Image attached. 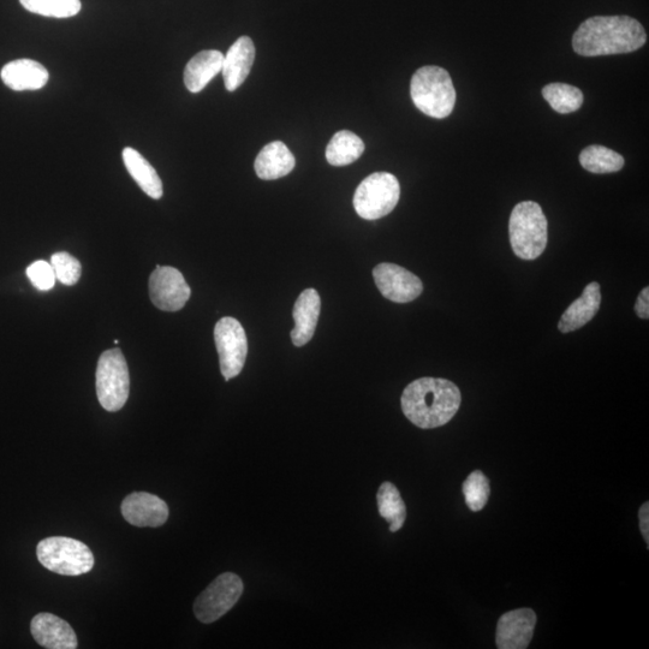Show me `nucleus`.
<instances>
[{
    "label": "nucleus",
    "instance_id": "30",
    "mask_svg": "<svg viewBox=\"0 0 649 649\" xmlns=\"http://www.w3.org/2000/svg\"><path fill=\"white\" fill-rule=\"evenodd\" d=\"M635 312L639 318L647 320L649 318V288L642 289L637 297Z\"/></svg>",
    "mask_w": 649,
    "mask_h": 649
},
{
    "label": "nucleus",
    "instance_id": "28",
    "mask_svg": "<svg viewBox=\"0 0 649 649\" xmlns=\"http://www.w3.org/2000/svg\"><path fill=\"white\" fill-rule=\"evenodd\" d=\"M51 266L55 271L56 278L64 285H75L80 281L82 266L80 261L67 252H59L52 255Z\"/></svg>",
    "mask_w": 649,
    "mask_h": 649
},
{
    "label": "nucleus",
    "instance_id": "23",
    "mask_svg": "<svg viewBox=\"0 0 649 649\" xmlns=\"http://www.w3.org/2000/svg\"><path fill=\"white\" fill-rule=\"evenodd\" d=\"M377 500L379 514L390 523V532L400 531L406 522L407 508L398 488L391 482H384L379 487Z\"/></svg>",
    "mask_w": 649,
    "mask_h": 649
},
{
    "label": "nucleus",
    "instance_id": "16",
    "mask_svg": "<svg viewBox=\"0 0 649 649\" xmlns=\"http://www.w3.org/2000/svg\"><path fill=\"white\" fill-rule=\"evenodd\" d=\"M0 77L5 86L16 92L38 91L49 82V71L33 59H16L2 69Z\"/></svg>",
    "mask_w": 649,
    "mask_h": 649
},
{
    "label": "nucleus",
    "instance_id": "6",
    "mask_svg": "<svg viewBox=\"0 0 649 649\" xmlns=\"http://www.w3.org/2000/svg\"><path fill=\"white\" fill-rule=\"evenodd\" d=\"M401 186L389 172H375L357 187L354 208L362 219L377 220L387 216L400 201Z\"/></svg>",
    "mask_w": 649,
    "mask_h": 649
},
{
    "label": "nucleus",
    "instance_id": "25",
    "mask_svg": "<svg viewBox=\"0 0 649 649\" xmlns=\"http://www.w3.org/2000/svg\"><path fill=\"white\" fill-rule=\"evenodd\" d=\"M543 97L553 110L562 113V115L580 110L583 100H585L581 89L559 82L545 86Z\"/></svg>",
    "mask_w": 649,
    "mask_h": 649
},
{
    "label": "nucleus",
    "instance_id": "26",
    "mask_svg": "<svg viewBox=\"0 0 649 649\" xmlns=\"http://www.w3.org/2000/svg\"><path fill=\"white\" fill-rule=\"evenodd\" d=\"M29 13L55 19H69L80 13L81 0H20Z\"/></svg>",
    "mask_w": 649,
    "mask_h": 649
},
{
    "label": "nucleus",
    "instance_id": "20",
    "mask_svg": "<svg viewBox=\"0 0 649 649\" xmlns=\"http://www.w3.org/2000/svg\"><path fill=\"white\" fill-rule=\"evenodd\" d=\"M600 303L599 283L588 284L579 299L571 303L567 311L564 312L558 324L559 331L569 333L587 325L597 315Z\"/></svg>",
    "mask_w": 649,
    "mask_h": 649
},
{
    "label": "nucleus",
    "instance_id": "14",
    "mask_svg": "<svg viewBox=\"0 0 649 649\" xmlns=\"http://www.w3.org/2000/svg\"><path fill=\"white\" fill-rule=\"evenodd\" d=\"M34 640L47 649H75L77 636L71 625L52 613H39L32 619Z\"/></svg>",
    "mask_w": 649,
    "mask_h": 649
},
{
    "label": "nucleus",
    "instance_id": "21",
    "mask_svg": "<svg viewBox=\"0 0 649 649\" xmlns=\"http://www.w3.org/2000/svg\"><path fill=\"white\" fill-rule=\"evenodd\" d=\"M125 168L138 186L154 200L163 198V182L160 180L156 169L132 147H125L122 153Z\"/></svg>",
    "mask_w": 649,
    "mask_h": 649
},
{
    "label": "nucleus",
    "instance_id": "13",
    "mask_svg": "<svg viewBox=\"0 0 649 649\" xmlns=\"http://www.w3.org/2000/svg\"><path fill=\"white\" fill-rule=\"evenodd\" d=\"M537 625V615L531 609L504 613L497 625L496 642L499 649H525L531 643Z\"/></svg>",
    "mask_w": 649,
    "mask_h": 649
},
{
    "label": "nucleus",
    "instance_id": "2",
    "mask_svg": "<svg viewBox=\"0 0 649 649\" xmlns=\"http://www.w3.org/2000/svg\"><path fill=\"white\" fill-rule=\"evenodd\" d=\"M462 396L457 385L440 378H421L403 391L402 410L422 430L442 427L457 414Z\"/></svg>",
    "mask_w": 649,
    "mask_h": 649
},
{
    "label": "nucleus",
    "instance_id": "9",
    "mask_svg": "<svg viewBox=\"0 0 649 649\" xmlns=\"http://www.w3.org/2000/svg\"><path fill=\"white\" fill-rule=\"evenodd\" d=\"M220 371L226 381L240 375L247 360L248 341L240 321L225 317L214 327Z\"/></svg>",
    "mask_w": 649,
    "mask_h": 649
},
{
    "label": "nucleus",
    "instance_id": "8",
    "mask_svg": "<svg viewBox=\"0 0 649 649\" xmlns=\"http://www.w3.org/2000/svg\"><path fill=\"white\" fill-rule=\"evenodd\" d=\"M242 593L243 582L240 576L232 573L218 576L195 600L196 618L205 624L218 621L237 604Z\"/></svg>",
    "mask_w": 649,
    "mask_h": 649
},
{
    "label": "nucleus",
    "instance_id": "19",
    "mask_svg": "<svg viewBox=\"0 0 649 649\" xmlns=\"http://www.w3.org/2000/svg\"><path fill=\"white\" fill-rule=\"evenodd\" d=\"M224 55L220 51H201L184 69V85L190 93H200L219 73H222Z\"/></svg>",
    "mask_w": 649,
    "mask_h": 649
},
{
    "label": "nucleus",
    "instance_id": "1",
    "mask_svg": "<svg viewBox=\"0 0 649 649\" xmlns=\"http://www.w3.org/2000/svg\"><path fill=\"white\" fill-rule=\"evenodd\" d=\"M646 41L645 28L633 17L594 16L577 29L573 47L577 55L599 57L634 52Z\"/></svg>",
    "mask_w": 649,
    "mask_h": 649
},
{
    "label": "nucleus",
    "instance_id": "18",
    "mask_svg": "<svg viewBox=\"0 0 649 649\" xmlns=\"http://www.w3.org/2000/svg\"><path fill=\"white\" fill-rule=\"evenodd\" d=\"M296 159L282 141H273L265 146L255 159L254 169L261 180H278L294 170Z\"/></svg>",
    "mask_w": 649,
    "mask_h": 649
},
{
    "label": "nucleus",
    "instance_id": "12",
    "mask_svg": "<svg viewBox=\"0 0 649 649\" xmlns=\"http://www.w3.org/2000/svg\"><path fill=\"white\" fill-rule=\"evenodd\" d=\"M121 510L125 521L140 528L163 526L170 515L168 504L147 492L129 494L123 500Z\"/></svg>",
    "mask_w": 649,
    "mask_h": 649
},
{
    "label": "nucleus",
    "instance_id": "15",
    "mask_svg": "<svg viewBox=\"0 0 649 649\" xmlns=\"http://www.w3.org/2000/svg\"><path fill=\"white\" fill-rule=\"evenodd\" d=\"M255 59V46L249 37H241L235 41L224 56L222 74L225 88L235 92L246 81L252 70Z\"/></svg>",
    "mask_w": 649,
    "mask_h": 649
},
{
    "label": "nucleus",
    "instance_id": "7",
    "mask_svg": "<svg viewBox=\"0 0 649 649\" xmlns=\"http://www.w3.org/2000/svg\"><path fill=\"white\" fill-rule=\"evenodd\" d=\"M129 391V368L122 351H105L97 367V395L101 407L107 412H118L127 403Z\"/></svg>",
    "mask_w": 649,
    "mask_h": 649
},
{
    "label": "nucleus",
    "instance_id": "22",
    "mask_svg": "<svg viewBox=\"0 0 649 649\" xmlns=\"http://www.w3.org/2000/svg\"><path fill=\"white\" fill-rule=\"evenodd\" d=\"M363 152L365 144L359 136L349 130H341L333 136L327 146L326 159L333 166H345L356 162Z\"/></svg>",
    "mask_w": 649,
    "mask_h": 649
},
{
    "label": "nucleus",
    "instance_id": "10",
    "mask_svg": "<svg viewBox=\"0 0 649 649\" xmlns=\"http://www.w3.org/2000/svg\"><path fill=\"white\" fill-rule=\"evenodd\" d=\"M148 285L153 305L164 312L181 311L192 295L182 273L170 266H157Z\"/></svg>",
    "mask_w": 649,
    "mask_h": 649
},
{
    "label": "nucleus",
    "instance_id": "5",
    "mask_svg": "<svg viewBox=\"0 0 649 649\" xmlns=\"http://www.w3.org/2000/svg\"><path fill=\"white\" fill-rule=\"evenodd\" d=\"M37 556L47 570L63 576H80L89 573L94 567V556L82 541L52 537L41 540Z\"/></svg>",
    "mask_w": 649,
    "mask_h": 649
},
{
    "label": "nucleus",
    "instance_id": "24",
    "mask_svg": "<svg viewBox=\"0 0 649 649\" xmlns=\"http://www.w3.org/2000/svg\"><path fill=\"white\" fill-rule=\"evenodd\" d=\"M582 168L592 174H613L623 169L625 164L621 154L604 146H589L580 154Z\"/></svg>",
    "mask_w": 649,
    "mask_h": 649
},
{
    "label": "nucleus",
    "instance_id": "3",
    "mask_svg": "<svg viewBox=\"0 0 649 649\" xmlns=\"http://www.w3.org/2000/svg\"><path fill=\"white\" fill-rule=\"evenodd\" d=\"M509 235L517 258L538 259L545 252L549 240V225L543 208L534 201L516 205L509 220Z\"/></svg>",
    "mask_w": 649,
    "mask_h": 649
},
{
    "label": "nucleus",
    "instance_id": "17",
    "mask_svg": "<svg viewBox=\"0 0 649 649\" xmlns=\"http://www.w3.org/2000/svg\"><path fill=\"white\" fill-rule=\"evenodd\" d=\"M321 311V300L317 290L307 289L297 299L294 306L295 327L291 339L295 347H303L314 336Z\"/></svg>",
    "mask_w": 649,
    "mask_h": 649
},
{
    "label": "nucleus",
    "instance_id": "31",
    "mask_svg": "<svg viewBox=\"0 0 649 649\" xmlns=\"http://www.w3.org/2000/svg\"><path fill=\"white\" fill-rule=\"evenodd\" d=\"M640 529L642 537L645 538L646 543H649V504L645 503L640 509Z\"/></svg>",
    "mask_w": 649,
    "mask_h": 649
},
{
    "label": "nucleus",
    "instance_id": "11",
    "mask_svg": "<svg viewBox=\"0 0 649 649\" xmlns=\"http://www.w3.org/2000/svg\"><path fill=\"white\" fill-rule=\"evenodd\" d=\"M373 277L381 295L392 302H412L424 291L419 277L395 264L384 263L374 267Z\"/></svg>",
    "mask_w": 649,
    "mask_h": 649
},
{
    "label": "nucleus",
    "instance_id": "29",
    "mask_svg": "<svg viewBox=\"0 0 649 649\" xmlns=\"http://www.w3.org/2000/svg\"><path fill=\"white\" fill-rule=\"evenodd\" d=\"M27 276L34 287L40 291L51 290L55 287L57 279L51 264L43 260L35 261V263L29 266Z\"/></svg>",
    "mask_w": 649,
    "mask_h": 649
},
{
    "label": "nucleus",
    "instance_id": "27",
    "mask_svg": "<svg viewBox=\"0 0 649 649\" xmlns=\"http://www.w3.org/2000/svg\"><path fill=\"white\" fill-rule=\"evenodd\" d=\"M462 491L464 498H466L468 508L474 512H478L485 508L488 498H490V482H488L484 473L480 472V470H475L464 481Z\"/></svg>",
    "mask_w": 649,
    "mask_h": 649
},
{
    "label": "nucleus",
    "instance_id": "4",
    "mask_svg": "<svg viewBox=\"0 0 649 649\" xmlns=\"http://www.w3.org/2000/svg\"><path fill=\"white\" fill-rule=\"evenodd\" d=\"M414 104L425 115L436 119L449 117L456 104L451 76L443 68L428 65L416 71L410 83Z\"/></svg>",
    "mask_w": 649,
    "mask_h": 649
}]
</instances>
